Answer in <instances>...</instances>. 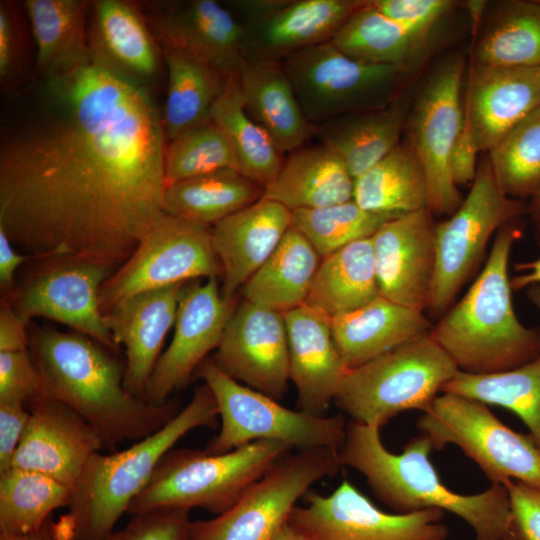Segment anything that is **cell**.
<instances>
[{
  "label": "cell",
  "instance_id": "6da1fadb",
  "mask_svg": "<svg viewBox=\"0 0 540 540\" xmlns=\"http://www.w3.org/2000/svg\"><path fill=\"white\" fill-rule=\"evenodd\" d=\"M0 146V228L38 259L125 263L162 209L168 140L150 90L91 60L39 76Z\"/></svg>",
  "mask_w": 540,
  "mask_h": 540
},
{
  "label": "cell",
  "instance_id": "7a4b0ae2",
  "mask_svg": "<svg viewBox=\"0 0 540 540\" xmlns=\"http://www.w3.org/2000/svg\"><path fill=\"white\" fill-rule=\"evenodd\" d=\"M29 351L43 394L79 414L110 452L157 432L182 409L177 399L154 405L130 393L113 351L81 333L35 327Z\"/></svg>",
  "mask_w": 540,
  "mask_h": 540
},
{
  "label": "cell",
  "instance_id": "3957f363",
  "mask_svg": "<svg viewBox=\"0 0 540 540\" xmlns=\"http://www.w3.org/2000/svg\"><path fill=\"white\" fill-rule=\"evenodd\" d=\"M432 450L420 434L408 441L402 453H392L382 443L380 428L351 421L338 454L342 467L360 472L375 497L395 513L448 511L467 522L475 540H502L510 520L506 487L491 484L473 495L453 492L430 461Z\"/></svg>",
  "mask_w": 540,
  "mask_h": 540
},
{
  "label": "cell",
  "instance_id": "277c9868",
  "mask_svg": "<svg viewBox=\"0 0 540 540\" xmlns=\"http://www.w3.org/2000/svg\"><path fill=\"white\" fill-rule=\"evenodd\" d=\"M522 233L520 219L498 230L478 277L431 327L430 336L461 372H502L540 355V327L521 323L512 301L509 260Z\"/></svg>",
  "mask_w": 540,
  "mask_h": 540
},
{
  "label": "cell",
  "instance_id": "5b68a950",
  "mask_svg": "<svg viewBox=\"0 0 540 540\" xmlns=\"http://www.w3.org/2000/svg\"><path fill=\"white\" fill-rule=\"evenodd\" d=\"M218 407L204 382L166 425L130 447L95 453L72 489L68 512L62 516L72 540H103L133 500L149 483L162 457L195 428L216 429Z\"/></svg>",
  "mask_w": 540,
  "mask_h": 540
},
{
  "label": "cell",
  "instance_id": "8992f818",
  "mask_svg": "<svg viewBox=\"0 0 540 540\" xmlns=\"http://www.w3.org/2000/svg\"><path fill=\"white\" fill-rule=\"evenodd\" d=\"M293 448L261 440L226 453L173 448L128 508L130 515L157 508H202L219 515Z\"/></svg>",
  "mask_w": 540,
  "mask_h": 540
},
{
  "label": "cell",
  "instance_id": "52a82bcc",
  "mask_svg": "<svg viewBox=\"0 0 540 540\" xmlns=\"http://www.w3.org/2000/svg\"><path fill=\"white\" fill-rule=\"evenodd\" d=\"M459 372L430 334L347 371L334 402L352 421L381 428L408 410H425Z\"/></svg>",
  "mask_w": 540,
  "mask_h": 540
},
{
  "label": "cell",
  "instance_id": "ba28073f",
  "mask_svg": "<svg viewBox=\"0 0 540 540\" xmlns=\"http://www.w3.org/2000/svg\"><path fill=\"white\" fill-rule=\"evenodd\" d=\"M196 372L211 388L221 419L219 433L205 447L209 453H226L261 440L279 441L300 450L339 451L345 441L347 423L341 414L317 416L284 407L225 374L211 358Z\"/></svg>",
  "mask_w": 540,
  "mask_h": 540
},
{
  "label": "cell",
  "instance_id": "9c48e42d",
  "mask_svg": "<svg viewBox=\"0 0 540 540\" xmlns=\"http://www.w3.org/2000/svg\"><path fill=\"white\" fill-rule=\"evenodd\" d=\"M422 412L416 427L433 449L456 445L491 484L514 480L540 489V449L532 436L506 426L488 405L443 393Z\"/></svg>",
  "mask_w": 540,
  "mask_h": 540
},
{
  "label": "cell",
  "instance_id": "30bf717a",
  "mask_svg": "<svg viewBox=\"0 0 540 540\" xmlns=\"http://www.w3.org/2000/svg\"><path fill=\"white\" fill-rule=\"evenodd\" d=\"M338 452L328 448L290 452L228 510L212 519L190 520L183 540H271L309 488L340 471Z\"/></svg>",
  "mask_w": 540,
  "mask_h": 540
},
{
  "label": "cell",
  "instance_id": "8fae6325",
  "mask_svg": "<svg viewBox=\"0 0 540 540\" xmlns=\"http://www.w3.org/2000/svg\"><path fill=\"white\" fill-rule=\"evenodd\" d=\"M525 212V204L503 191L489 158H484L467 196L448 219L435 225L436 266L427 308L432 315L450 308L493 234Z\"/></svg>",
  "mask_w": 540,
  "mask_h": 540
},
{
  "label": "cell",
  "instance_id": "7c38bea8",
  "mask_svg": "<svg viewBox=\"0 0 540 540\" xmlns=\"http://www.w3.org/2000/svg\"><path fill=\"white\" fill-rule=\"evenodd\" d=\"M281 63L306 118L315 127L390 104L403 72L395 66L356 61L331 41L301 50Z\"/></svg>",
  "mask_w": 540,
  "mask_h": 540
},
{
  "label": "cell",
  "instance_id": "4fadbf2b",
  "mask_svg": "<svg viewBox=\"0 0 540 540\" xmlns=\"http://www.w3.org/2000/svg\"><path fill=\"white\" fill-rule=\"evenodd\" d=\"M220 271L211 227L163 213L129 259L103 283L100 310L104 315L138 293L217 277Z\"/></svg>",
  "mask_w": 540,
  "mask_h": 540
},
{
  "label": "cell",
  "instance_id": "5bb4252c",
  "mask_svg": "<svg viewBox=\"0 0 540 540\" xmlns=\"http://www.w3.org/2000/svg\"><path fill=\"white\" fill-rule=\"evenodd\" d=\"M288 522L310 540H446L444 511L387 513L344 479L328 496L305 495Z\"/></svg>",
  "mask_w": 540,
  "mask_h": 540
},
{
  "label": "cell",
  "instance_id": "9a60e30c",
  "mask_svg": "<svg viewBox=\"0 0 540 540\" xmlns=\"http://www.w3.org/2000/svg\"><path fill=\"white\" fill-rule=\"evenodd\" d=\"M464 60L443 62L427 79L408 119V142L423 167L428 187V208L451 215L461 194L450 173V157L463 121L461 87Z\"/></svg>",
  "mask_w": 540,
  "mask_h": 540
},
{
  "label": "cell",
  "instance_id": "2e32d148",
  "mask_svg": "<svg viewBox=\"0 0 540 540\" xmlns=\"http://www.w3.org/2000/svg\"><path fill=\"white\" fill-rule=\"evenodd\" d=\"M235 308V299L223 297L217 277L184 284L173 338L150 376L147 402L162 405L187 384L208 353L219 346Z\"/></svg>",
  "mask_w": 540,
  "mask_h": 540
},
{
  "label": "cell",
  "instance_id": "e0dca14e",
  "mask_svg": "<svg viewBox=\"0 0 540 540\" xmlns=\"http://www.w3.org/2000/svg\"><path fill=\"white\" fill-rule=\"evenodd\" d=\"M211 359L234 380L280 400L290 380L284 314L243 299Z\"/></svg>",
  "mask_w": 540,
  "mask_h": 540
},
{
  "label": "cell",
  "instance_id": "ac0fdd59",
  "mask_svg": "<svg viewBox=\"0 0 540 540\" xmlns=\"http://www.w3.org/2000/svg\"><path fill=\"white\" fill-rule=\"evenodd\" d=\"M59 261L19 291L13 310L27 325L34 317L51 319L115 352L119 346L99 303L101 287L115 269L81 260Z\"/></svg>",
  "mask_w": 540,
  "mask_h": 540
},
{
  "label": "cell",
  "instance_id": "d6986e66",
  "mask_svg": "<svg viewBox=\"0 0 540 540\" xmlns=\"http://www.w3.org/2000/svg\"><path fill=\"white\" fill-rule=\"evenodd\" d=\"M28 410L11 468L45 474L73 489L90 458L104 448L101 437L73 409L44 394Z\"/></svg>",
  "mask_w": 540,
  "mask_h": 540
},
{
  "label": "cell",
  "instance_id": "ffe728a7",
  "mask_svg": "<svg viewBox=\"0 0 540 540\" xmlns=\"http://www.w3.org/2000/svg\"><path fill=\"white\" fill-rule=\"evenodd\" d=\"M435 225L429 208L385 222L372 236L380 295L398 304L428 308L436 266Z\"/></svg>",
  "mask_w": 540,
  "mask_h": 540
},
{
  "label": "cell",
  "instance_id": "44dd1931",
  "mask_svg": "<svg viewBox=\"0 0 540 540\" xmlns=\"http://www.w3.org/2000/svg\"><path fill=\"white\" fill-rule=\"evenodd\" d=\"M142 16L161 49H179L211 65L226 78L243 61V29L215 0L157 2Z\"/></svg>",
  "mask_w": 540,
  "mask_h": 540
},
{
  "label": "cell",
  "instance_id": "7402d4cb",
  "mask_svg": "<svg viewBox=\"0 0 540 540\" xmlns=\"http://www.w3.org/2000/svg\"><path fill=\"white\" fill-rule=\"evenodd\" d=\"M365 0H281L263 18L241 26L246 61L282 62L308 47L330 41Z\"/></svg>",
  "mask_w": 540,
  "mask_h": 540
},
{
  "label": "cell",
  "instance_id": "603a6c76",
  "mask_svg": "<svg viewBox=\"0 0 540 540\" xmlns=\"http://www.w3.org/2000/svg\"><path fill=\"white\" fill-rule=\"evenodd\" d=\"M185 283L138 293L103 315L115 343L125 347L124 386L137 397L145 399L148 381L160 357L163 342L175 324Z\"/></svg>",
  "mask_w": 540,
  "mask_h": 540
},
{
  "label": "cell",
  "instance_id": "cb8c5ba5",
  "mask_svg": "<svg viewBox=\"0 0 540 540\" xmlns=\"http://www.w3.org/2000/svg\"><path fill=\"white\" fill-rule=\"evenodd\" d=\"M284 317L290 380L297 390L299 409L325 415L348 371L332 335L331 318L306 304Z\"/></svg>",
  "mask_w": 540,
  "mask_h": 540
},
{
  "label": "cell",
  "instance_id": "d4e9b609",
  "mask_svg": "<svg viewBox=\"0 0 540 540\" xmlns=\"http://www.w3.org/2000/svg\"><path fill=\"white\" fill-rule=\"evenodd\" d=\"M291 227V210L265 197L211 227L212 245L224 276L221 293L225 299H234Z\"/></svg>",
  "mask_w": 540,
  "mask_h": 540
},
{
  "label": "cell",
  "instance_id": "484cf974",
  "mask_svg": "<svg viewBox=\"0 0 540 540\" xmlns=\"http://www.w3.org/2000/svg\"><path fill=\"white\" fill-rule=\"evenodd\" d=\"M540 106V67L474 65L464 107L479 149L489 152Z\"/></svg>",
  "mask_w": 540,
  "mask_h": 540
},
{
  "label": "cell",
  "instance_id": "4316f807",
  "mask_svg": "<svg viewBox=\"0 0 540 540\" xmlns=\"http://www.w3.org/2000/svg\"><path fill=\"white\" fill-rule=\"evenodd\" d=\"M89 17L91 58L149 89L160 71V52L140 10L126 1L96 0Z\"/></svg>",
  "mask_w": 540,
  "mask_h": 540
},
{
  "label": "cell",
  "instance_id": "83f0119b",
  "mask_svg": "<svg viewBox=\"0 0 540 540\" xmlns=\"http://www.w3.org/2000/svg\"><path fill=\"white\" fill-rule=\"evenodd\" d=\"M431 327L423 311L381 295L331 318L332 335L348 370L428 334Z\"/></svg>",
  "mask_w": 540,
  "mask_h": 540
},
{
  "label": "cell",
  "instance_id": "f1b7e54d",
  "mask_svg": "<svg viewBox=\"0 0 540 540\" xmlns=\"http://www.w3.org/2000/svg\"><path fill=\"white\" fill-rule=\"evenodd\" d=\"M238 80L246 112L282 154L315 136L281 62L243 60Z\"/></svg>",
  "mask_w": 540,
  "mask_h": 540
},
{
  "label": "cell",
  "instance_id": "f546056e",
  "mask_svg": "<svg viewBox=\"0 0 540 540\" xmlns=\"http://www.w3.org/2000/svg\"><path fill=\"white\" fill-rule=\"evenodd\" d=\"M353 192L354 178L344 162L319 144L291 152L264 197L292 211L347 202Z\"/></svg>",
  "mask_w": 540,
  "mask_h": 540
},
{
  "label": "cell",
  "instance_id": "4dcf8cb0",
  "mask_svg": "<svg viewBox=\"0 0 540 540\" xmlns=\"http://www.w3.org/2000/svg\"><path fill=\"white\" fill-rule=\"evenodd\" d=\"M23 5L36 44L40 76L66 72L91 60L90 1L26 0Z\"/></svg>",
  "mask_w": 540,
  "mask_h": 540
},
{
  "label": "cell",
  "instance_id": "1f68e13d",
  "mask_svg": "<svg viewBox=\"0 0 540 540\" xmlns=\"http://www.w3.org/2000/svg\"><path fill=\"white\" fill-rule=\"evenodd\" d=\"M406 108L400 102L347 114L316 127L320 144L334 152L355 179L400 143Z\"/></svg>",
  "mask_w": 540,
  "mask_h": 540
},
{
  "label": "cell",
  "instance_id": "d6a6232c",
  "mask_svg": "<svg viewBox=\"0 0 540 540\" xmlns=\"http://www.w3.org/2000/svg\"><path fill=\"white\" fill-rule=\"evenodd\" d=\"M322 258L291 227L264 264L242 287L245 300L282 314L305 304Z\"/></svg>",
  "mask_w": 540,
  "mask_h": 540
},
{
  "label": "cell",
  "instance_id": "836d02e7",
  "mask_svg": "<svg viewBox=\"0 0 540 540\" xmlns=\"http://www.w3.org/2000/svg\"><path fill=\"white\" fill-rule=\"evenodd\" d=\"M379 295L371 237L322 258L305 304L332 318L360 308Z\"/></svg>",
  "mask_w": 540,
  "mask_h": 540
},
{
  "label": "cell",
  "instance_id": "e575fe53",
  "mask_svg": "<svg viewBox=\"0 0 540 540\" xmlns=\"http://www.w3.org/2000/svg\"><path fill=\"white\" fill-rule=\"evenodd\" d=\"M161 50L167 69L162 121L170 141L190 129L212 122V107L229 78L189 52Z\"/></svg>",
  "mask_w": 540,
  "mask_h": 540
},
{
  "label": "cell",
  "instance_id": "d590c367",
  "mask_svg": "<svg viewBox=\"0 0 540 540\" xmlns=\"http://www.w3.org/2000/svg\"><path fill=\"white\" fill-rule=\"evenodd\" d=\"M265 190L235 169L185 179L165 188V214L212 227L264 197Z\"/></svg>",
  "mask_w": 540,
  "mask_h": 540
},
{
  "label": "cell",
  "instance_id": "8d00e7d4",
  "mask_svg": "<svg viewBox=\"0 0 540 540\" xmlns=\"http://www.w3.org/2000/svg\"><path fill=\"white\" fill-rule=\"evenodd\" d=\"M353 200L363 209L396 216L428 208L426 176L408 141L354 179Z\"/></svg>",
  "mask_w": 540,
  "mask_h": 540
},
{
  "label": "cell",
  "instance_id": "74e56055",
  "mask_svg": "<svg viewBox=\"0 0 540 540\" xmlns=\"http://www.w3.org/2000/svg\"><path fill=\"white\" fill-rule=\"evenodd\" d=\"M211 121L229 138L240 172L264 190L268 188L282 167L283 154L246 112L238 75L225 83L212 107Z\"/></svg>",
  "mask_w": 540,
  "mask_h": 540
},
{
  "label": "cell",
  "instance_id": "f35d334b",
  "mask_svg": "<svg viewBox=\"0 0 540 540\" xmlns=\"http://www.w3.org/2000/svg\"><path fill=\"white\" fill-rule=\"evenodd\" d=\"M474 65L540 67V1L501 3L474 49Z\"/></svg>",
  "mask_w": 540,
  "mask_h": 540
},
{
  "label": "cell",
  "instance_id": "ab89813d",
  "mask_svg": "<svg viewBox=\"0 0 540 540\" xmlns=\"http://www.w3.org/2000/svg\"><path fill=\"white\" fill-rule=\"evenodd\" d=\"M515 413L540 449V355L517 368L484 375L459 371L442 388Z\"/></svg>",
  "mask_w": 540,
  "mask_h": 540
},
{
  "label": "cell",
  "instance_id": "60d3db41",
  "mask_svg": "<svg viewBox=\"0 0 540 540\" xmlns=\"http://www.w3.org/2000/svg\"><path fill=\"white\" fill-rule=\"evenodd\" d=\"M346 56L366 64L405 69L422 45L372 3L358 8L330 40Z\"/></svg>",
  "mask_w": 540,
  "mask_h": 540
},
{
  "label": "cell",
  "instance_id": "b9f144b4",
  "mask_svg": "<svg viewBox=\"0 0 540 540\" xmlns=\"http://www.w3.org/2000/svg\"><path fill=\"white\" fill-rule=\"evenodd\" d=\"M72 489L39 472H0V534L21 536L38 530L58 508L68 507Z\"/></svg>",
  "mask_w": 540,
  "mask_h": 540
},
{
  "label": "cell",
  "instance_id": "7bdbcfd3",
  "mask_svg": "<svg viewBox=\"0 0 540 540\" xmlns=\"http://www.w3.org/2000/svg\"><path fill=\"white\" fill-rule=\"evenodd\" d=\"M291 212L292 227L308 239L321 258L371 238L385 222L397 217L363 209L354 200Z\"/></svg>",
  "mask_w": 540,
  "mask_h": 540
},
{
  "label": "cell",
  "instance_id": "ee69618b",
  "mask_svg": "<svg viewBox=\"0 0 540 540\" xmlns=\"http://www.w3.org/2000/svg\"><path fill=\"white\" fill-rule=\"evenodd\" d=\"M488 153L503 191L511 198H530L540 186V106Z\"/></svg>",
  "mask_w": 540,
  "mask_h": 540
},
{
  "label": "cell",
  "instance_id": "f6af8a7d",
  "mask_svg": "<svg viewBox=\"0 0 540 540\" xmlns=\"http://www.w3.org/2000/svg\"><path fill=\"white\" fill-rule=\"evenodd\" d=\"M223 169L240 171L229 138L213 122L190 129L168 141L165 188L178 181Z\"/></svg>",
  "mask_w": 540,
  "mask_h": 540
},
{
  "label": "cell",
  "instance_id": "bcb514c9",
  "mask_svg": "<svg viewBox=\"0 0 540 540\" xmlns=\"http://www.w3.org/2000/svg\"><path fill=\"white\" fill-rule=\"evenodd\" d=\"M43 394L42 381L28 350L0 352V404H28Z\"/></svg>",
  "mask_w": 540,
  "mask_h": 540
},
{
  "label": "cell",
  "instance_id": "7dc6e473",
  "mask_svg": "<svg viewBox=\"0 0 540 540\" xmlns=\"http://www.w3.org/2000/svg\"><path fill=\"white\" fill-rule=\"evenodd\" d=\"M189 522L188 510L157 508L132 515L124 528L103 540H183Z\"/></svg>",
  "mask_w": 540,
  "mask_h": 540
},
{
  "label": "cell",
  "instance_id": "c3c4849f",
  "mask_svg": "<svg viewBox=\"0 0 540 540\" xmlns=\"http://www.w3.org/2000/svg\"><path fill=\"white\" fill-rule=\"evenodd\" d=\"M372 3L421 44L435 23L454 4L449 0H373Z\"/></svg>",
  "mask_w": 540,
  "mask_h": 540
},
{
  "label": "cell",
  "instance_id": "681fc988",
  "mask_svg": "<svg viewBox=\"0 0 540 540\" xmlns=\"http://www.w3.org/2000/svg\"><path fill=\"white\" fill-rule=\"evenodd\" d=\"M510 520L502 540H540V489L519 481L504 483Z\"/></svg>",
  "mask_w": 540,
  "mask_h": 540
},
{
  "label": "cell",
  "instance_id": "f907efd6",
  "mask_svg": "<svg viewBox=\"0 0 540 540\" xmlns=\"http://www.w3.org/2000/svg\"><path fill=\"white\" fill-rule=\"evenodd\" d=\"M479 151L473 125L464 107L462 125L450 157V173L456 186L473 182L478 168L477 153Z\"/></svg>",
  "mask_w": 540,
  "mask_h": 540
},
{
  "label": "cell",
  "instance_id": "816d5d0a",
  "mask_svg": "<svg viewBox=\"0 0 540 540\" xmlns=\"http://www.w3.org/2000/svg\"><path fill=\"white\" fill-rule=\"evenodd\" d=\"M21 404H0V472L11 468L13 456L30 418Z\"/></svg>",
  "mask_w": 540,
  "mask_h": 540
},
{
  "label": "cell",
  "instance_id": "f5cc1de1",
  "mask_svg": "<svg viewBox=\"0 0 540 540\" xmlns=\"http://www.w3.org/2000/svg\"><path fill=\"white\" fill-rule=\"evenodd\" d=\"M28 325L10 304L2 303L0 310V352L29 349Z\"/></svg>",
  "mask_w": 540,
  "mask_h": 540
},
{
  "label": "cell",
  "instance_id": "db71d44e",
  "mask_svg": "<svg viewBox=\"0 0 540 540\" xmlns=\"http://www.w3.org/2000/svg\"><path fill=\"white\" fill-rule=\"evenodd\" d=\"M16 40L12 17L7 6L0 5V78L5 81L10 77L14 63Z\"/></svg>",
  "mask_w": 540,
  "mask_h": 540
},
{
  "label": "cell",
  "instance_id": "11a10c76",
  "mask_svg": "<svg viewBox=\"0 0 540 540\" xmlns=\"http://www.w3.org/2000/svg\"><path fill=\"white\" fill-rule=\"evenodd\" d=\"M30 258V256L18 254L5 231L0 228V285L2 292L13 290L15 271L18 266Z\"/></svg>",
  "mask_w": 540,
  "mask_h": 540
},
{
  "label": "cell",
  "instance_id": "9f6ffc18",
  "mask_svg": "<svg viewBox=\"0 0 540 540\" xmlns=\"http://www.w3.org/2000/svg\"><path fill=\"white\" fill-rule=\"evenodd\" d=\"M0 540H72L70 530L60 517L55 521L51 516L38 530L21 535L6 536L0 534Z\"/></svg>",
  "mask_w": 540,
  "mask_h": 540
},
{
  "label": "cell",
  "instance_id": "6f0895ef",
  "mask_svg": "<svg viewBox=\"0 0 540 540\" xmlns=\"http://www.w3.org/2000/svg\"><path fill=\"white\" fill-rule=\"evenodd\" d=\"M515 270L519 272L511 279L513 290L527 289L540 283V257L515 264Z\"/></svg>",
  "mask_w": 540,
  "mask_h": 540
},
{
  "label": "cell",
  "instance_id": "680465c9",
  "mask_svg": "<svg viewBox=\"0 0 540 540\" xmlns=\"http://www.w3.org/2000/svg\"><path fill=\"white\" fill-rule=\"evenodd\" d=\"M529 199L530 202L526 206V212L533 223L536 239L540 245V186Z\"/></svg>",
  "mask_w": 540,
  "mask_h": 540
},
{
  "label": "cell",
  "instance_id": "91938a15",
  "mask_svg": "<svg viewBox=\"0 0 540 540\" xmlns=\"http://www.w3.org/2000/svg\"><path fill=\"white\" fill-rule=\"evenodd\" d=\"M271 540H310L301 531L287 522L281 529L272 537Z\"/></svg>",
  "mask_w": 540,
  "mask_h": 540
},
{
  "label": "cell",
  "instance_id": "94428289",
  "mask_svg": "<svg viewBox=\"0 0 540 540\" xmlns=\"http://www.w3.org/2000/svg\"><path fill=\"white\" fill-rule=\"evenodd\" d=\"M527 298L540 312V283L527 288Z\"/></svg>",
  "mask_w": 540,
  "mask_h": 540
},
{
  "label": "cell",
  "instance_id": "6125c7cd",
  "mask_svg": "<svg viewBox=\"0 0 540 540\" xmlns=\"http://www.w3.org/2000/svg\"><path fill=\"white\" fill-rule=\"evenodd\" d=\"M540 1V0H539Z\"/></svg>",
  "mask_w": 540,
  "mask_h": 540
}]
</instances>
